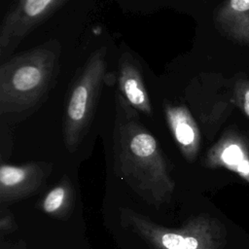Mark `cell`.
Here are the masks:
<instances>
[{"instance_id": "2", "label": "cell", "mask_w": 249, "mask_h": 249, "mask_svg": "<svg viewBox=\"0 0 249 249\" xmlns=\"http://www.w3.org/2000/svg\"><path fill=\"white\" fill-rule=\"evenodd\" d=\"M56 40L8 57L0 65V114H21L35 107L52 89L59 70Z\"/></svg>"}, {"instance_id": "3", "label": "cell", "mask_w": 249, "mask_h": 249, "mask_svg": "<svg viewBox=\"0 0 249 249\" xmlns=\"http://www.w3.org/2000/svg\"><path fill=\"white\" fill-rule=\"evenodd\" d=\"M120 217L124 227L153 249H224L227 244L225 225L208 214L193 216L179 229L159 225L129 208L121 209Z\"/></svg>"}, {"instance_id": "1", "label": "cell", "mask_w": 249, "mask_h": 249, "mask_svg": "<svg viewBox=\"0 0 249 249\" xmlns=\"http://www.w3.org/2000/svg\"><path fill=\"white\" fill-rule=\"evenodd\" d=\"M113 158L116 174L147 203L168 202L175 182L158 140L121 94L115 97Z\"/></svg>"}, {"instance_id": "12", "label": "cell", "mask_w": 249, "mask_h": 249, "mask_svg": "<svg viewBox=\"0 0 249 249\" xmlns=\"http://www.w3.org/2000/svg\"><path fill=\"white\" fill-rule=\"evenodd\" d=\"M234 96L237 105L249 119V82H237L234 88Z\"/></svg>"}, {"instance_id": "6", "label": "cell", "mask_w": 249, "mask_h": 249, "mask_svg": "<svg viewBox=\"0 0 249 249\" xmlns=\"http://www.w3.org/2000/svg\"><path fill=\"white\" fill-rule=\"evenodd\" d=\"M47 175V164L26 162L23 164L2 163L0 166V201H17L34 194Z\"/></svg>"}, {"instance_id": "7", "label": "cell", "mask_w": 249, "mask_h": 249, "mask_svg": "<svg viewBox=\"0 0 249 249\" xmlns=\"http://www.w3.org/2000/svg\"><path fill=\"white\" fill-rule=\"evenodd\" d=\"M203 165L209 168H226L249 182V145L235 131H227L208 150Z\"/></svg>"}, {"instance_id": "11", "label": "cell", "mask_w": 249, "mask_h": 249, "mask_svg": "<svg viewBox=\"0 0 249 249\" xmlns=\"http://www.w3.org/2000/svg\"><path fill=\"white\" fill-rule=\"evenodd\" d=\"M75 194L72 183L64 177L52 188L41 201L42 211L55 219H65L73 209Z\"/></svg>"}, {"instance_id": "9", "label": "cell", "mask_w": 249, "mask_h": 249, "mask_svg": "<svg viewBox=\"0 0 249 249\" xmlns=\"http://www.w3.org/2000/svg\"><path fill=\"white\" fill-rule=\"evenodd\" d=\"M142 74L138 60L130 53H123L119 61L121 94L135 110L146 116H152V104Z\"/></svg>"}, {"instance_id": "4", "label": "cell", "mask_w": 249, "mask_h": 249, "mask_svg": "<svg viewBox=\"0 0 249 249\" xmlns=\"http://www.w3.org/2000/svg\"><path fill=\"white\" fill-rule=\"evenodd\" d=\"M106 47L90 53L75 78L66 102L63 140L74 152L86 136L95 113L106 71Z\"/></svg>"}, {"instance_id": "13", "label": "cell", "mask_w": 249, "mask_h": 249, "mask_svg": "<svg viewBox=\"0 0 249 249\" xmlns=\"http://www.w3.org/2000/svg\"><path fill=\"white\" fill-rule=\"evenodd\" d=\"M16 222L14 220L13 215L9 211L2 210L0 215V231L2 234L9 233L13 231L16 227Z\"/></svg>"}, {"instance_id": "8", "label": "cell", "mask_w": 249, "mask_h": 249, "mask_svg": "<svg viewBox=\"0 0 249 249\" xmlns=\"http://www.w3.org/2000/svg\"><path fill=\"white\" fill-rule=\"evenodd\" d=\"M166 124L186 160H196L200 148V131L190 110L184 105L165 104Z\"/></svg>"}, {"instance_id": "10", "label": "cell", "mask_w": 249, "mask_h": 249, "mask_svg": "<svg viewBox=\"0 0 249 249\" xmlns=\"http://www.w3.org/2000/svg\"><path fill=\"white\" fill-rule=\"evenodd\" d=\"M214 22L225 36L249 45V0H225L214 14Z\"/></svg>"}, {"instance_id": "5", "label": "cell", "mask_w": 249, "mask_h": 249, "mask_svg": "<svg viewBox=\"0 0 249 249\" xmlns=\"http://www.w3.org/2000/svg\"><path fill=\"white\" fill-rule=\"evenodd\" d=\"M68 0H12L0 25V57H10L21 41Z\"/></svg>"}]
</instances>
